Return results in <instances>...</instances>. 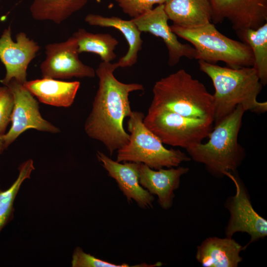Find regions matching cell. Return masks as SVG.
Masks as SVG:
<instances>
[{"mask_svg":"<svg viewBox=\"0 0 267 267\" xmlns=\"http://www.w3.org/2000/svg\"><path fill=\"white\" fill-rule=\"evenodd\" d=\"M116 69L114 63L102 61L96 69L98 88L85 124L87 134L102 142L110 155L129 140L130 134L124 129L123 122L133 112L130 93L144 89L140 84H126L118 80L114 75Z\"/></svg>","mask_w":267,"mask_h":267,"instance_id":"6da1fadb","label":"cell"},{"mask_svg":"<svg viewBox=\"0 0 267 267\" xmlns=\"http://www.w3.org/2000/svg\"><path fill=\"white\" fill-rule=\"evenodd\" d=\"M200 70L211 79L215 88L213 126L220 123L240 105L246 111L262 114L267 102H259L257 96L263 88L253 67H223L198 60Z\"/></svg>","mask_w":267,"mask_h":267,"instance_id":"7a4b0ae2","label":"cell"},{"mask_svg":"<svg viewBox=\"0 0 267 267\" xmlns=\"http://www.w3.org/2000/svg\"><path fill=\"white\" fill-rule=\"evenodd\" d=\"M246 111L238 105L228 116L214 126L208 141L186 150L189 157L203 164L216 177L235 172L245 156V151L238 142L242 118Z\"/></svg>","mask_w":267,"mask_h":267,"instance_id":"3957f363","label":"cell"},{"mask_svg":"<svg viewBox=\"0 0 267 267\" xmlns=\"http://www.w3.org/2000/svg\"><path fill=\"white\" fill-rule=\"evenodd\" d=\"M152 91L150 109H164L184 117L214 122L213 95L184 69L157 81Z\"/></svg>","mask_w":267,"mask_h":267,"instance_id":"277c9868","label":"cell"},{"mask_svg":"<svg viewBox=\"0 0 267 267\" xmlns=\"http://www.w3.org/2000/svg\"><path fill=\"white\" fill-rule=\"evenodd\" d=\"M170 27L177 36L191 43L196 51V59L212 64L222 61L235 69L253 66L250 47L222 34L212 22L195 28Z\"/></svg>","mask_w":267,"mask_h":267,"instance_id":"5b68a950","label":"cell"},{"mask_svg":"<svg viewBox=\"0 0 267 267\" xmlns=\"http://www.w3.org/2000/svg\"><path fill=\"white\" fill-rule=\"evenodd\" d=\"M143 113L133 111L128 121L130 132L127 144L117 150L116 161L143 163L150 168L177 167L191 160L180 150L167 149L160 140L144 125Z\"/></svg>","mask_w":267,"mask_h":267,"instance_id":"8992f818","label":"cell"},{"mask_svg":"<svg viewBox=\"0 0 267 267\" xmlns=\"http://www.w3.org/2000/svg\"><path fill=\"white\" fill-rule=\"evenodd\" d=\"M143 122L163 144L185 150L201 143L213 128L212 121L188 118L161 108H149Z\"/></svg>","mask_w":267,"mask_h":267,"instance_id":"52a82bcc","label":"cell"},{"mask_svg":"<svg viewBox=\"0 0 267 267\" xmlns=\"http://www.w3.org/2000/svg\"><path fill=\"white\" fill-rule=\"evenodd\" d=\"M226 177L234 183L236 192L234 195L228 198L225 203L230 214L225 234L226 237L231 238L237 232L248 233L251 239L243 247L245 250L250 244L267 235V221L254 209L245 185L235 172L227 174Z\"/></svg>","mask_w":267,"mask_h":267,"instance_id":"ba28073f","label":"cell"},{"mask_svg":"<svg viewBox=\"0 0 267 267\" xmlns=\"http://www.w3.org/2000/svg\"><path fill=\"white\" fill-rule=\"evenodd\" d=\"M6 86L11 90L14 99L11 126L8 132L2 135L6 148L30 129L51 133L60 132L59 129L43 118L39 102L23 84L12 80Z\"/></svg>","mask_w":267,"mask_h":267,"instance_id":"9c48e42d","label":"cell"},{"mask_svg":"<svg viewBox=\"0 0 267 267\" xmlns=\"http://www.w3.org/2000/svg\"><path fill=\"white\" fill-rule=\"evenodd\" d=\"M45 49L46 57L40 65L43 78L58 80L95 76L94 69L79 59L77 41L73 36L64 42L48 44Z\"/></svg>","mask_w":267,"mask_h":267,"instance_id":"30bf717a","label":"cell"},{"mask_svg":"<svg viewBox=\"0 0 267 267\" xmlns=\"http://www.w3.org/2000/svg\"><path fill=\"white\" fill-rule=\"evenodd\" d=\"M40 49L38 44L29 39L24 32L16 36V42L11 38V27L4 29L0 38V60L6 74L0 82L6 86L12 80L24 84L27 80L29 64Z\"/></svg>","mask_w":267,"mask_h":267,"instance_id":"8fae6325","label":"cell"},{"mask_svg":"<svg viewBox=\"0 0 267 267\" xmlns=\"http://www.w3.org/2000/svg\"><path fill=\"white\" fill-rule=\"evenodd\" d=\"M138 29L142 32H147L161 38L168 50V64L174 66L180 58L196 59V51L189 44H182L168 25V17L165 11L164 4L132 19Z\"/></svg>","mask_w":267,"mask_h":267,"instance_id":"7c38bea8","label":"cell"},{"mask_svg":"<svg viewBox=\"0 0 267 267\" xmlns=\"http://www.w3.org/2000/svg\"><path fill=\"white\" fill-rule=\"evenodd\" d=\"M98 160L107 172L108 176L115 180L127 200H134L142 208L153 207L154 198L139 182L140 163L114 161L103 152L98 151Z\"/></svg>","mask_w":267,"mask_h":267,"instance_id":"4fadbf2b","label":"cell"},{"mask_svg":"<svg viewBox=\"0 0 267 267\" xmlns=\"http://www.w3.org/2000/svg\"><path fill=\"white\" fill-rule=\"evenodd\" d=\"M187 167H177L154 170L140 163L139 182L151 194L158 197V202L164 209L170 208L174 192L179 186L180 178L188 172Z\"/></svg>","mask_w":267,"mask_h":267,"instance_id":"5bb4252c","label":"cell"},{"mask_svg":"<svg viewBox=\"0 0 267 267\" xmlns=\"http://www.w3.org/2000/svg\"><path fill=\"white\" fill-rule=\"evenodd\" d=\"M243 247L232 237H210L197 246V261L204 267H237Z\"/></svg>","mask_w":267,"mask_h":267,"instance_id":"9a60e30c","label":"cell"},{"mask_svg":"<svg viewBox=\"0 0 267 267\" xmlns=\"http://www.w3.org/2000/svg\"><path fill=\"white\" fill-rule=\"evenodd\" d=\"M23 85L42 103L57 107H68L74 102L80 83L43 78L27 81Z\"/></svg>","mask_w":267,"mask_h":267,"instance_id":"2e32d148","label":"cell"},{"mask_svg":"<svg viewBox=\"0 0 267 267\" xmlns=\"http://www.w3.org/2000/svg\"><path fill=\"white\" fill-rule=\"evenodd\" d=\"M164 5L169 20L178 27L195 28L212 22L209 0H167Z\"/></svg>","mask_w":267,"mask_h":267,"instance_id":"e0dca14e","label":"cell"},{"mask_svg":"<svg viewBox=\"0 0 267 267\" xmlns=\"http://www.w3.org/2000/svg\"><path fill=\"white\" fill-rule=\"evenodd\" d=\"M85 20L91 26L112 27L123 34L128 44L129 49L127 53L114 63L117 68L131 67L137 62L138 53L142 49L143 41L141 37V32L132 19L127 20L115 16L105 17L90 13L86 16Z\"/></svg>","mask_w":267,"mask_h":267,"instance_id":"ac0fdd59","label":"cell"},{"mask_svg":"<svg viewBox=\"0 0 267 267\" xmlns=\"http://www.w3.org/2000/svg\"><path fill=\"white\" fill-rule=\"evenodd\" d=\"M88 0H34L30 11L34 19L59 24L81 10Z\"/></svg>","mask_w":267,"mask_h":267,"instance_id":"d6986e66","label":"cell"},{"mask_svg":"<svg viewBox=\"0 0 267 267\" xmlns=\"http://www.w3.org/2000/svg\"><path fill=\"white\" fill-rule=\"evenodd\" d=\"M229 21L236 32L259 28L267 22V0H234Z\"/></svg>","mask_w":267,"mask_h":267,"instance_id":"ffe728a7","label":"cell"},{"mask_svg":"<svg viewBox=\"0 0 267 267\" xmlns=\"http://www.w3.org/2000/svg\"><path fill=\"white\" fill-rule=\"evenodd\" d=\"M236 33L251 48L254 59L253 67L262 84L265 86L267 83V22L257 29L247 28Z\"/></svg>","mask_w":267,"mask_h":267,"instance_id":"44dd1931","label":"cell"},{"mask_svg":"<svg viewBox=\"0 0 267 267\" xmlns=\"http://www.w3.org/2000/svg\"><path fill=\"white\" fill-rule=\"evenodd\" d=\"M72 36L76 39L79 54L93 53L99 55L105 62H111L116 58L114 50L119 42L110 34L92 33L81 28Z\"/></svg>","mask_w":267,"mask_h":267,"instance_id":"7402d4cb","label":"cell"},{"mask_svg":"<svg viewBox=\"0 0 267 267\" xmlns=\"http://www.w3.org/2000/svg\"><path fill=\"white\" fill-rule=\"evenodd\" d=\"M34 170L33 160L28 159L19 166L18 177L8 189L3 190L0 186V233L13 219L16 197L23 181L30 178Z\"/></svg>","mask_w":267,"mask_h":267,"instance_id":"603a6c76","label":"cell"},{"mask_svg":"<svg viewBox=\"0 0 267 267\" xmlns=\"http://www.w3.org/2000/svg\"><path fill=\"white\" fill-rule=\"evenodd\" d=\"M71 265L72 267H159L160 264L159 262L153 265L142 263L135 266H130L127 264H112L86 253L81 247H77L72 254Z\"/></svg>","mask_w":267,"mask_h":267,"instance_id":"cb8c5ba5","label":"cell"},{"mask_svg":"<svg viewBox=\"0 0 267 267\" xmlns=\"http://www.w3.org/2000/svg\"><path fill=\"white\" fill-rule=\"evenodd\" d=\"M123 11L133 18L152 9L155 4H164L167 0H115Z\"/></svg>","mask_w":267,"mask_h":267,"instance_id":"d4e9b609","label":"cell"},{"mask_svg":"<svg viewBox=\"0 0 267 267\" xmlns=\"http://www.w3.org/2000/svg\"><path fill=\"white\" fill-rule=\"evenodd\" d=\"M13 105V96L10 89L6 86L0 87V135L5 134L11 122Z\"/></svg>","mask_w":267,"mask_h":267,"instance_id":"484cf974","label":"cell"},{"mask_svg":"<svg viewBox=\"0 0 267 267\" xmlns=\"http://www.w3.org/2000/svg\"><path fill=\"white\" fill-rule=\"evenodd\" d=\"M211 3L214 23L222 22L226 19L230 20L233 6L234 0H209Z\"/></svg>","mask_w":267,"mask_h":267,"instance_id":"4316f807","label":"cell"},{"mask_svg":"<svg viewBox=\"0 0 267 267\" xmlns=\"http://www.w3.org/2000/svg\"><path fill=\"white\" fill-rule=\"evenodd\" d=\"M6 147L4 145L2 135H0V154H2L4 150L6 149Z\"/></svg>","mask_w":267,"mask_h":267,"instance_id":"83f0119b","label":"cell"}]
</instances>
